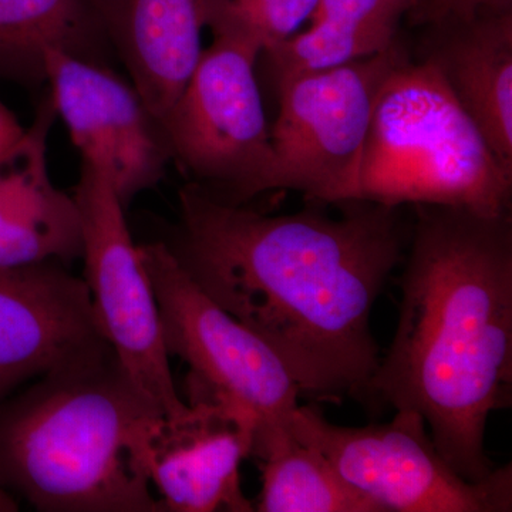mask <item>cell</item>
<instances>
[{"label": "cell", "mask_w": 512, "mask_h": 512, "mask_svg": "<svg viewBox=\"0 0 512 512\" xmlns=\"http://www.w3.org/2000/svg\"><path fill=\"white\" fill-rule=\"evenodd\" d=\"M399 323L369 400L419 413L461 477L497 470L485 453L491 413L512 400V217L414 205Z\"/></svg>", "instance_id": "7a4b0ae2"}, {"label": "cell", "mask_w": 512, "mask_h": 512, "mask_svg": "<svg viewBox=\"0 0 512 512\" xmlns=\"http://www.w3.org/2000/svg\"><path fill=\"white\" fill-rule=\"evenodd\" d=\"M28 128L23 127L16 114L0 100V164L20 146Z\"/></svg>", "instance_id": "7402d4cb"}, {"label": "cell", "mask_w": 512, "mask_h": 512, "mask_svg": "<svg viewBox=\"0 0 512 512\" xmlns=\"http://www.w3.org/2000/svg\"><path fill=\"white\" fill-rule=\"evenodd\" d=\"M512 0H423L412 10L419 22L434 28L468 22L484 13L511 10Z\"/></svg>", "instance_id": "44dd1931"}, {"label": "cell", "mask_w": 512, "mask_h": 512, "mask_svg": "<svg viewBox=\"0 0 512 512\" xmlns=\"http://www.w3.org/2000/svg\"><path fill=\"white\" fill-rule=\"evenodd\" d=\"M56 117L49 94L20 146L0 164V268L82 258L79 205L50 177L47 143Z\"/></svg>", "instance_id": "4fadbf2b"}, {"label": "cell", "mask_w": 512, "mask_h": 512, "mask_svg": "<svg viewBox=\"0 0 512 512\" xmlns=\"http://www.w3.org/2000/svg\"><path fill=\"white\" fill-rule=\"evenodd\" d=\"M178 200L180 225L165 244L212 301L274 350L301 397L369 400L380 362L370 316L402 258L397 208L349 201L335 218L308 202L269 215L191 183Z\"/></svg>", "instance_id": "6da1fadb"}, {"label": "cell", "mask_w": 512, "mask_h": 512, "mask_svg": "<svg viewBox=\"0 0 512 512\" xmlns=\"http://www.w3.org/2000/svg\"><path fill=\"white\" fill-rule=\"evenodd\" d=\"M46 83L82 163L110 181L124 207L163 180L171 163L163 124L130 80L107 64L53 52Z\"/></svg>", "instance_id": "30bf717a"}, {"label": "cell", "mask_w": 512, "mask_h": 512, "mask_svg": "<svg viewBox=\"0 0 512 512\" xmlns=\"http://www.w3.org/2000/svg\"><path fill=\"white\" fill-rule=\"evenodd\" d=\"M138 248L156 295L165 349L190 367L188 399L241 407L255 417V434L289 426L301 392L274 350L212 301L165 242Z\"/></svg>", "instance_id": "8992f818"}, {"label": "cell", "mask_w": 512, "mask_h": 512, "mask_svg": "<svg viewBox=\"0 0 512 512\" xmlns=\"http://www.w3.org/2000/svg\"><path fill=\"white\" fill-rule=\"evenodd\" d=\"M512 171L487 146L433 63L404 60L377 97L356 201L511 212Z\"/></svg>", "instance_id": "277c9868"}, {"label": "cell", "mask_w": 512, "mask_h": 512, "mask_svg": "<svg viewBox=\"0 0 512 512\" xmlns=\"http://www.w3.org/2000/svg\"><path fill=\"white\" fill-rule=\"evenodd\" d=\"M414 8V0H319L309 22L339 23L350 28L399 29L404 13Z\"/></svg>", "instance_id": "ffe728a7"}, {"label": "cell", "mask_w": 512, "mask_h": 512, "mask_svg": "<svg viewBox=\"0 0 512 512\" xmlns=\"http://www.w3.org/2000/svg\"><path fill=\"white\" fill-rule=\"evenodd\" d=\"M178 417L151 416L140 457L163 511L251 512L239 467L251 456L255 417L222 400L188 399Z\"/></svg>", "instance_id": "8fae6325"}, {"label": "cell", "mask_w": 512, "mask_h": 512, "mask_svg": "<svg viewBox=\"0 0 512 512\" xmlns=\"http://www.w3.org/2000/svg\"><path fill=\"white\" fill-rule=\"evenodd\" d=\"M416 2V6L419 5V3L423 2V0H414Z\"/></svg>", "instance_id": "cb8c5ba5"}, {"label": "cell", "mask_w": 512, "mask_h": 512, "mask_svg": "<svg viewBox=\"0 0 512 512\" xmlns=\"http://www.w3.org/2000/svg\"><path fill=\"white\" fill-rule=\"evenodd\" d=\"M259 53L214 36L161 120L171 163L215 200L248 205L272 191L275 156L255 76Z\"/></svg>", "instance_id": "5b68a950"}, {"label": "cell", "mask_w": 512, "mask_h": 512, "mask_svg": "<svg viewBox=\"0 0 512 512\" xmlns=\"http://www.w3.org/2000/svg\"><path fill=\"white\" fill-rule=\"evenodd\" d=\"M404 60L396 43L379 55L276 84L272 191L299 192L320 205L356 201L377 97Z\"/></svg>", "instance_id": "ba28073f"}, {"label": "cell", "mask_w": 512, "mask_h": 512, "mask_svg": "<svg viewBox=\"0 0 512 512\" xmlns=\"http://www.w3.org/2000/svg\"><path fill=\"white\" fill-rule=\"evenodd\" d=\"M319 0H207L214 36L251 47L259 56L298 33Z\"/></svg>", "instance_id": "d6986e66"}, {"label": "cell", "mask_w": 512, "mask_h": 512, "mask_svg": "<svg viewBox=\"0 0 512 512\" xmlns=\"http://www.w3.org/2000/svg\"><path fill=\"white\" fill-rule=\"evenodd\" d=\"M293 436L320 451L340 477L383 512H510L512 466L471 483L453 470L419 413L389 423L342 427L312 406L296 407Z\"/></svg>", "instance_id": "52a82bcc"}, {"label": "cell", "mask_w": 512, "mask_h": 512, "mask_svg": "<svg viewBox=\"0 0 512 512\" xmlns=\"http://www.w3.org/2000/svg\"><path fill=\"white\" fill-rule=\"evenodd\" d=\"M426 57L487 146L512 171V12L434 28Z\"/></svg>", "instance_id": "9a60e30c"}, {"label": "cell", "mask_w": 512, "mask_h": 512, "mask_svg": "<svg viewBox=\"0 0 512 512\" xmlns=\"http://www.w3.org/2000/svg\"><path fill=\"white\" fill-rule=\"evenodd\" d=\"M262 476L259 512H383L350 487L320 451L293 436L291 427L256 434L251 456Z\"/></svg>", "instance_id": "e0dca14e"}, {"label": "cell", "mask_w": 512, "mask_h": 512, "mask_svg": "<svg viewBox=\"0 0 512 512\" xmlns=\"http://www.w3.org/2000/svg\"><path fill=\"white\" fill-rule=\"evenodd\" d=\"M110 350L84 279L59 262L0 268V402L30 380Z\"/></svg>", "instance_id": "7c38bea8"}, {"label": "cell", "mask_w": 512, "mask_h": 512, "mask_svg": "<svg viewBox=\"0 0 512 512\" xmlns=\"http://www.w3.org/2000/svg\"><path fill=\"white\" fill-rule=\"evenodd\" d=\"M15 511H19L18 498L0 485V512Z\"/></svg>", "instance_id": "603a6c76"}, {"label": "cell", "mask_w": 512, "mask_h": 512, "mask_svg": "<svg viewBox=\"0 0 512 512\" xmlns=\"http://www.w3.org/2000/svg\"><path fill=\"white\" fill-rule=\"evenodd\" d=\"M151 416L113 350L0 402V485L46 512H157L140 457Z\"/></svg>", "instance_id": "3957f363"}, {"label": "cell", "mask_w": 512, "mask_h": 512, "mask_svg": "<svg viewBox=\"0 0 512 512\" xmlns=\"http://www.w3.org/2000/svg\"><path fill=\"white\" fill-rule=\"evenodd\" d=\"M53 52L110 66L96 0H0V79L42 86Z\"/></svg>", "instance_id": "2e32d148"}, {"label": "cell", "mask_w": 512, "mask_h": 512, "mask_svg": "<svg viewBox=\"0 0 512 512\" xmlns=\"http://www.w3.org/2000/svg\"><path fill=\"white\" fill-rule=\"evenodd\" d=\"M114 56L163 120L200 63L207 0H96Z\"/></svg>", "instance_id": "5bb4252c"}, {"label": "cell", "mask_w": 512, "mask_h": 512, "mask_svg": "<svg viewBox=\"0 0 512 512\" xmlns=\"http://www.w3.org/2000/svg\"><path fill=\"white\" fill-rule=\"evenodd\" d=\"M82 218L84 282L103 338L138 396L158 416L188 404L175 389L153 285L113 185L82 163L73 192Z\"/></svg>", "instance_id": "9c48e42d"}, {"label": "cell", "mask_w": 512, "mask_h": 512, "mask_svg": "<svg viewBox=\"0 0 512 512\" xmlns=\"http://www.w3.org/2000/svg\"><path fill=\"white\" fill-rule=\"evenodd\" d=\"M396 40L394 28H350L319 22L311 23V28L295 33L264 55L278 84L301 74L323 72L379 55L396 45Z\"/></svg>", "instance_id": "ac0fdd59"}]
</instances>
